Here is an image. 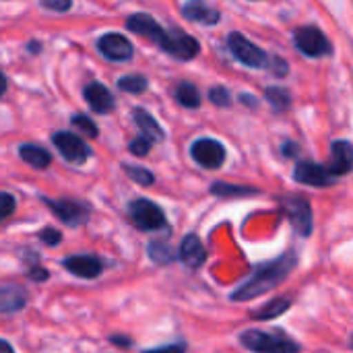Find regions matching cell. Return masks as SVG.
Listing matches in <instances>:
<instances>
[{
    "mask_svg": "<svg viewBox=\"0 0 353 353\" xmlns=\"http://www.w3.org/2000/svg\"><path fill=\"white\" fill-rule=\"evenodd\" d=\"M294 267H296V256L294 254H283L281 259H277L273 263H265V265L256 267L252 277L232 294V300L248 302V300H254V298L271 292L273 288H277L294 271Z\"/></svg>",
    "mask_w": 353,
    "mask_h": 353,
    "instance_id": "obj_1",
    "label": "cell"
},
{
    "mask_svg": "<svg viewBox=\"0 0 353 353\" xmlns=\"http://www.w3.org/2000/svg\"><path fill=\"white\" fill-rule=\"evenodd\" d=\"M240 343L252 353H298L300 345L285 335L250 329L240 335Z\"/></svg>",
    "mask_w": 353,
    "mask_h": 353,
    "instance_id": "obj_2",
    "label": "cell"
},
{
    "mask_svg": "<svg viewBox=\"0 0 353 353\" xmlns=\"http://www.w3.org/2000/svg\"><path fill=\"white\" fill-rule=\"evenodd\" d=\"M228 46H230L232 56H234L238 62H242L244 66H248V68H265L267 62H269V56H267L256 43H252L248 37H244V35L238 33V31L230 33Z\"/></svg>",
    "mask_w": 353,
    "mask_h": 353,
    "instance_id": "obj_3",
    "label": "cell"
},
{
    "mask_svg": "<svg viewBox=\"0 0 353 353\" xmlns=\"http://www.w3.org/2000/svg\"><path fill=\"white\" fill-rule=\"evenodd\" d=\"M294 43L298 52L308 58H321L331 54V41L319 27H298L294 31Z\"/></svg>",
    "mask_w": 353,
    "mask_h": 353,
    "instance_id": "obj_4",
    "label": "cell"
},
{
    "mask_svg": "<svg viewBox=\"0 0 353 353\" xmlns=\"http://www.w3.org/2000/svg\"><path fill=\"white\" fill-rule=\"evenodd\" d=\"M128 213H130V219L134 223L137 230H143V232H153V230H161L165 225V215L163 211L147 201V199H137L130 203L128 207Z\"/></svg>",
    "mask_w": 353,
    "mask_h": 353,
    "instance_id": "obj_5",
    "label": "cell"
},
{
    "mask_svg": "<svg viewBox=\"0 0 353 353\" xmlns=\"http://www.w3.org/2000/svg\"><path fill=\"white\" fill-rule=\"evenodd\" d=\"M157 46L178 60H192L201 50L199 41L184 31H163Z\"/></svg>",
    "mask_w": 353,
    "mask_h": 353,
    "instance_id": "obj_6",
    "label": "cell"
},
{
    "mask_svg": "<svg viewBox=\"0 0 353 353\" xmlns=\"http://www.w3.org/2000/svg\"><path fill=\"white\" fill-rule=\"evenodd\" d=\"M283 211L294 225V230L302 236H310L312 232V209L310 203L304 196H288L281 201Z\"/></svg>",
    "mask_w": 353,
    "mask_h": 353,
    "instance_id": "obj_7",
    "label": "cell"
},
{
    "mask_svg": "<svg viewBox=\"0 0 353 353\" xmlns=\"http://www.w3.org/2000/svg\"><path fill=\"white\" fill-rule=\"evenodd\" d=\"M54 145L60 151V155L66 161L74 163V165H83L89 159V155H91V151L85 145V141L81 137L72 134V132H56L54 134Z\"/></svg>",
    "mask_w": 353,
    "mask_h": 353,
    "instance_id": "obj_8",
    "label": "cell"
},
{
    "mask_svg": "<svg viewBox=\"0 0 353 353\" xmlns=\"http://www.w3.org/2000/svg\"><path fill=\"white\" fill-rule=\"evenodd\" d=\"M190 155L192 159L207 168V170H217L223 161H225V149L221 143L213 141V139H199L192 143L190 147Z\"/></svg>",
    "mask_w": 353,
    "mask_h": 353,
    "instance_id": "obj_9",
    "label": "cell"
},
{
    "mask_svg": "<svg viewBox=\"0 0 353 353\" xmlns=\"http://www.w3.org/2000/svg\"><path fill=\"white\" fill-rule=\"evenodd\" d=\"M294 178L300 184L323 188V186H331L337 176H333L329 165H321L314 161H300L294 170Z\"/></svg>",
    "mask_w": 353,
    "mask_h": 353,
    "instance_id": "obj_10",
    "label": "cell"
},
{
    "mask_svg": "<svg viewBox=\"0 0 353 353\" xmlns=\"http://www.w3.org/2000/svg\"><path fill=\"white\" fill-rule=\"evenodd\" d=\"M97 48L108 60L114 62H124L132 58V43L120 33H105L103 37H99Z\"/></svg>",
    "mask_w": 353,
    "mask_h": 353,
    "instance_id": "obj_11",
    "label": "cell"
},
{
    "mask_svg": "<svg viewBox=\"0 0 353 353\" xmlns=\"http://www.w3.org/2000/svg\"><path fill=\"white\" fill-rule=\"evenodd\" d=\"M46 205L54 211V215L68 223V225H79L87 219V207L77 203V201H70V199H62V201H50L46 199Z\"/></svg>",
    "mask_w": 353,
    "mask_h": 353,
    "instance_id": "obj_12",
    "label": "cell"
},
{
    "mask_svg": "<svg viewBox=\"0 0 353 353\" xmlns=\"http://www.w3.org/2000/svg\"><path fill=\"white\" fill-rule=\"evenodd\" d=\"M64 269L70 271L72 275L77 277H83V279H95L99 277L103 265L99 259L91 256V254H74V256H68L64 263Z\"/></svg>",
    "mask_w": 353,
    "mask_h": 353,
    "instance_id": "obj_13",
    "label": "cell"
},
{
    "mask_svg": "<svg viewBox=\"0 0 353 353\" xmlns=\"http://www.w3.org/2000/svg\"><path fill=\"white\" fill-rule=\"evenodd\" d=\"M329 170L333 176H345L353 170V145L347 141H335L331 147Z\"/></svg>",
    "mask_w": 353,
    "mask_h": 353,
    "instance_id": "obj_14",
    "label": "cell"
},
{
    "mask_svg": "<svg viewBox=\"0 0 353 353\" xmlns=\"http://www.w3.org/2000/svg\"><path fill=\"white\" fill-rule=\"evenodd\" d=\"M126 29L132 31V33H139L143 37H149L151 41H159V37L163 35V27L151 17V14H145V12H139V14H132L128 21H126Z\"/></svg>",
    "mask_w": 353,
    "mask_h": 353,
    "instance_id": "obj_15",
    "label": "cell"
},
{
    "mask_svg": "<svg viewBox=\"0 0 353 353\" xmlns=\"http://www.w3.org/2000/svg\"><path fill=\"white\" fill-rule=\"evenodd\" d=\"M85 99L89 103V108L97 114H108L114 110V97L110 93V89L101 83H89L85 87Z\"/></svg>",
    "mask_w": 353,
    "mask_h": 353,
    "instance_id": "obj_16",
    "label": "cell"
},
{
    "mask_svg": "<svg viewBox=\"0 0 353 353\" xmlns=\"http://www.w3.org/2000/svg\"><path fill=\"white\" fill-rule=\"evenodd\" d=\"M180 259H182V263H184L188 269H199V267L205 263L207 250H205L203 242L199 240V236L188 234V236L182 240V244H180Z\"/></svg>",
    "mask_w": 353,
    "mask_h": 353,
    "instance_id": "obj_17",
    "label": "cell"
},
{
    "mask_svg": "<svg viewBox=\"0 0 353 353\" xmlns=\"http://www.w3.org/2000/svg\"><path fill=\"white\" fill-rule=\"evenodd\" d=\"M182 14L188 21L203 23V25H215V23H219V10L213 8V6H209L205 0H188L182 6Z\"/></svg>",
    "mask_w": 353,
    "mask_h": 353,
    "instance_id": "obj_18",
    "label": "cell"
},
{
    "mask_svg": "<svg viewBox=\"0 0 353 353\" xmlns=\"http://www.w3.org/2000/svg\"><path fill=\"white\" fill-rule=\"evenodd\" d=\"M19 155H21V159L25 163H29V165H33L37 170H46L52 163V155L46 149L37 147V145H23L19 149Z\"/></svg>",
    "mask_w": 353,
    "mask_h": 353,
    "instance_id": "obj_19",
    "label": "cell"
},
{
    "mask_svg": "<svg viewBox=\"0 0 353 353\" xmlns=\"http://www.w3.org/2000/svg\"><path fill=\"white\" fill-rule=\"evenodd\" d=\"M134 122H137V126L143 130V134L149 141H163V130H161V126L155 122V118L149 112H145L141 108L134 110Z\"/></svg>",
    "mask_w": 353,
    "mask_h": 353,
    "instance_id": "obj_20",
    "label": "cell"
},
{
    "mask_svg": "<svg viewBox=\"0 0 353 353\" xmlns=\"http://www.w3.org/2000/svg\"><path fill=\"white\" fill-rule=\"evenodd\" d=\"M27 302V294L21 288H0V310L2 312H12L21 310Z\"/></svg>",
    "mask_w": 353,
    "mask_h": 353,
    "instance_id": "obj_21",
    "label": "cell"
},
{
    "mask_svg": "<svg viewBox=\"0 0 353 353\" xmlns=\"http://www.w3.org/2000/svg\"><path fill=\"white\" fill-rule=\"evenodd\" d=\"M176 99L184 108H199L201 105V93H199V89L192 83H186V81L176 87Z\"/></svg>",
    "mask_w": 353,
    "mask_h": 353,
    "instance_id": "obj_22",
    "label": "cell"
},
{
    "mask_svg": "<svg viewBox=\"0 0 353 353\" xmlns=\"http://www.w3.org/2000/svg\"><path fill=\"white\" fill-rule=\"evenodd\" d=\"M290 306H292V300H290V298H277V300L269 302L263 310L254 312V319H259V321H271V319H277V316H281L283 312H288V310H290Z\"/></svg>",
    "mask_w": 353,
    "mask_h": 353,
    "instance_id": "obj_23",
    "label": "cell"
},
{
    "mask_svg": "<svg viewBox=\"0 0 353 353\" xmlns=\"http://www.w3.org/2000/svg\"><path fill=\"white\" fill-rule=\"evenodd\" d=\"M211 192L217 196H246V194H256V188H244V186H232L225 182H217L211 186Z\"/></svg>",
    "mask_w": 353,
    "mask_h": 353,
    "instance_id": "obj_24",
    "label": "cell"
},
{
    "mask_svg": "<svg viewBox=\"0 0 353 353\" xmlns=\"http://www.w3.org/2000/svg\"><path fill=\"white\" fill-rule=\"evenodd\" d=\"M265 97L269 99V103H271L277 112H281V110H285V108L290 105V93H288V89H283V87H269V89L265 91Z\"/></svg>",
    "mask_w": 353,
    "mask_h": 353,
    "instance_id": "obj_25",
    "label": "cell"
},
{
    "mask_svg": "<svg viewBox=\"0 0 353 353\" xmlns=\"http://www.w3.org/2000/svg\"><path fill=\"white\" fill-rule=\"evenodd\" d=\"M147 79L141 77V74H128V77H122L118 81V87L126 93H143L147 89Z\"/></svg>",
    "mask_w": 353,
    "mask_h": 353,
    "instance_id": "obj_26",
    "label": "cell"
},
{
    "mask_svg": "<svg viewBox=\"0 0 353 353\" xmlns=\"http://www.w3.org/2000/svg\"><path fill=\"white\" fill-rule=\"evenodd\" d=\"M124 172L132 182H137L141 186H151L155 182L153 174L149 170H145V168H139V165H124Z\"/></svg>",
    "mask_w": 353,
    "mask_h": 353,
    "instance_id": "obj_27",
    "label": "cell"
},
{
    "mask_svg": "<svg viewBox=\"0 0 353 353\" xmlns=\"http://www.w3.org/2000/svg\"><path fill=\"white\" fill-rule=\"evenodd\" d=\"M149 256H151L153 261H157V263H170V261L174 259L170 246H165L163 242H153V244L149 246Z\"/></svg>",
    "mask_w": 353,
    "mask_h": 353,
    "instance_id": "obj_28",
    "label": "cell"
},
{
    "mask_svg": "<svg viewBox=\"0 0 353 353\" xmlns=\"http://www.w3.org/2000/svg\"><path fill=\"white\" fill-rule=\"evenodd\" d=\"M72 126H77L81 132H85V134L91 137V139L97 137V126H95L87 116H74V118H72Z\"/></svg>",
    "mask_w": 353,
    "mask_h": 353,
    "instance_id": "obj_29",
    "label": "cell"
},
{
    "mask_svg": "<svg viewBox=\"0 0 353 353\" xmlns=\"http://www.w3.org/2000/svg\"><path fill=\"white\" fill-rule=\"evenodd\" d=\"M17 203H14V196L8 194V192H0V221H4L6 217L12 215Z\"/></svg>",
    "mask_w": 353,
    "mask_h": 353,
    "instance_id": "obj_30",
    "label": "cell"
},
{
    "mask_svg": "<svg viewBox=\"0 0 353 353\" xmlns=\"http://www.w3.org/2000/svg\"><path fill=\"white\" fill-rule=\"evenodd\" d=\"M209 99H211L215 105H221V108L232 103V95H230V91L223 89V87H213V89L209 91Z\"/></svg>",
    "mask_w": 353,
    "mask_h": 353,
    "instance_id": "obj_31",
    "label": "cell"
},
{
    "mask_svg": "<svg viewBox=\"0 0 353 353\" xmlns=\"http://www.w3.org/2000/svg\"><path fill=\"white\" fill-rule=\"evenodd\" d=\"M130 153L132 155H137V157H145L149 151H151V141L147 139V137H139V139H134L132 143H130Z\"/></svg>",
    "mask_w": 353,
    "mask_h": 353,
    "instance_id": "obj_32",
    "label": "cell"
},
{
    "mask_svg": "<svg viewBox=\"0 0 353 353\" xmlns=\"http://www.w3.org/2000/svg\"><path fill=\"white\" fill-rule=\"evenodd\" d=\"M39 240H41L43 244H48V246H56V244H60L62 234H60L58 230H54V228H46V230L39 234Z\"/></svg>",
    "mask_w": 353,
    "mask_h": 353,
    "instance_id": "obj_33",
    "label": "cell"
},
{
    "mask_svg": "<svg viewBox=\"0 0 353 353\" xmlns=\"http://www.w3.org/2000/svg\"><path fill=\"white\" fill-rule=\"evenodd\" d=\"M41 6L54 12H64L72 6V0H41Z\"/></svg>",
    "mask_w": 353,
    "mask_h": 353,
    "instance_id": "obj_34",
    "label": "cell"
},
{
    "mask_svg": "<svg viewBox=\"0 0 353 353\" xmlns=\"http://www.w3.org/2000/svg\"><path fill=\"white\" fill-rule=\"evenodd\" d=\"M143 353H184V345H165V347H157V350H147Z\"/></svg>",
    "mask_w": 353,
    "mask_h": 353,
    "instance_id": "obj_35",
    "label": "cell"
},
{
    "mask_svg": "<svg viewBox=\"0 0 353 353\" xmlns=\"http://www.w3.org/2000/svg\"><path fill=\"white\" fill-rule=\"evenodd\" d=\"M29 279H33V281H46L48 279V273L43 269H31Z\"/></svg>",
    "mask_w": 353,
    "mask_h": 353,
    "instance_id": "obj_36",
    "label": "cell"
},
{
    "mask_svg": "<svg viewBox=\"0 0 353 353\" xmlns=\"http://www.w3.org/2000/svg\"><path fill=\"white\" fill-rule=\"evenodd\" d=\"M112 343H116V345H122V347H130L132 345V341L128 339V337H112Z\"/></svg>",
    "mask_w": 353,
    "mask_h": 353,
    "instance_id": "obj_37",
    "label": "cell"
},
{
    "mask_svg": "<svg viewBox=\"0 0 353 353\" xmlns=\"http://www.w3.org/2000/svg\"><path fill=\"white\" fill-rule=\"evenodd\" d=\"M0 353H14V350H12V345L8 341L0 339Z\"/></svg>",
    "mask_w": 353,
    "mask_h": 353,
    "instance_id": "obj_38",
    "label": "cell"
},
{
    "mask_svg": "<svg viewBox=\"0 0 353 353\" xmlns=\"http://www.w3.org/2000/svg\"><path fill=\"white\" fill-rule=\"evenodd\" d=\"M6 91V79H4V74H0V95Z\"/></svg>",
    "mask_w": 353,
    "mask_h": 353,
    "instance_id": "obj_39",
    "label": "cell"
},
{
    "mask_svg": "<svg viewBox=\"0 0 353 353\" xmlns=\"http://www.w3.org/2000/svg\"><path fill=\"white\" fill-rule=\"evenodd\" d=\"M352 347H353V337H352Z\"/></svg>",
    "mask_w": 353,
    "mask_h": 353,
    "instance_id": "obj_40",
    "label": "cell"
}]
</instances>
